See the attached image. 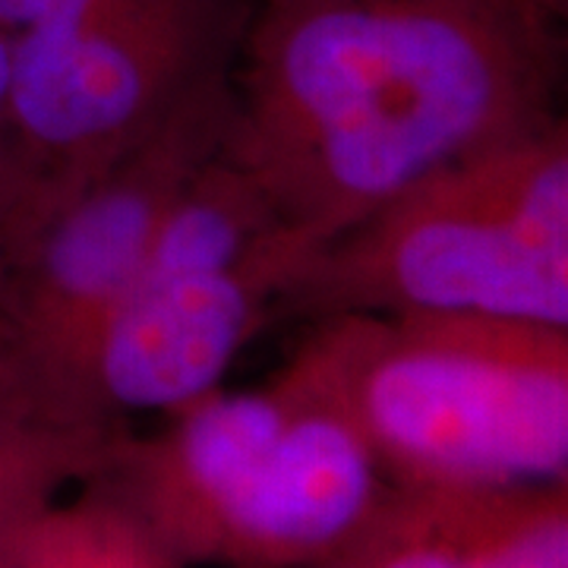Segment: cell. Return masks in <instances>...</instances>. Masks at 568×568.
<instances>
[{"label":"cell","instance_id":"obj_1","mask_svg":"<svg viewBox=\"0 0 568 568\" xmlns=\"http://www.w3.org/2000/svg\"><path fill=\"white\" fill-rule=\"evenodd\" d=\"M556 26L528 0H256L224 155L325 244L426 174L562 114Z\"/></svg>","mask_w":568,"mask_h":568},{"label":"cell","instance_id":"obj_2","mask_svg":"<svg viewBox=\"0 0 568 568\" xmlns=\"http://www.w3.org/2000/svg\"><path fill=\"white\" fill-rule=\"evenodd\" d=\"M484 313L568 325L562 114L446 164L320 244L278 320Z\"/></svg>","mask_w":568,"mask_h":568},{"label":"cell","instance_id":"obj_3","mask_svg":"<svg viewBox=\"0 0 568 568\" xmlns=\"http://www.w3.org/2000/svg\"><path fill=\"white\" fill-rule=\"evenodd\" d=\"M323 364L376 462L414 484L552 487L568 465V325L484 313L328 316Z\"/></svg>","mask_w":568,"mask_h":568},{"label":"cell","instance_id":"obj_4","mask_svg":"<svg viewBox=\"0 0 568 568\" xmlns=\"http://www.w3.org/2000/svg\"><path fill=\"white\" fill-rule=\"evenodd\" d=\"M231 70L200 82L73 196L0 231V395L61 424H104L89 361L183 186L231 126Z\"/></svg>","mask_w":568,"mask_h":568},{"label":"cell","instance_id":"obj_5","mask_svg":"<svg viewBox=\"0 0 568 568\" xmlns=\"http://www.w3.org/2000/svg\"><path fill=\"white\" fill-rule=\"evenodd\" d=\"M316 246L219 149L168 209L95 342V414L181 410L222 388Z\"/></svg>","mask_w":568,"mask_h":568},{"label":"cell","instance_id":"obj_6","mask_svg":"<svg viewBox=\"0 0 568 568\" xmlns=\"http://www.w3.org/2000/svg\"><path fill=\"white\" fill-rule=\"evenodd\" d=\"M256 0H104L10 39V104L39 219L231 70ZM3 231V227H0Z\"/></svg>","mask_w":568,"mask_h":568},{"label":"cell","instance_id":"obj_7","mask_svg":"<svg viewBox=\"0 0 568 568\" xmlns=\"http://www.w3.org/2000/svg\"><path fill=\"white\" fill-rule=\"evenodd\" d=\"M104 452L102 424H61L0 395V552L36 515L51 480Z\"/></svg>","mask_w":568,"mask_h":568},{"label":"cell","instance_id":"obj_8","mask_svg":"<svg viewBox=\"0 0 568 568\" xmlns=\"http://www.w3.org/2000/svg\"><path fill=\"white\" fill-rule=\"evenodd\" d=\"M537 487L480 549L474 568H568V525L562 499L537 496Z\"/></svg>","mask_w":568,"mask_h":568},{"label":"cell","instance_id":"obj_9","mask_svg":"<svg viewBox=\"0 0 568 568\" xmlns=\"http://www.w3.org/2000/svg\"><path fill=\"white\" fill-rule=\"evenodd\" d=\"M29 200H32V178L10 104V39L0 32V227L17 222Z\"/></svg>","mask_w":568,"mask_h":568},{"label":"cell","instance_id":"obj_10","mask_svg":"<svg viewBox=\"0 0 568 568\" xmlns=\"http://www.w3.org/2000/svg\"><path fill=\"white\" fill-rule=\"evenodd\" d=\"M104 0H0V32L20 36L26 29L70 20Z\"/></svg>","mask_w":568,"mask_h":568},{"label":"cell","instance_id":"obj_11","mask_svg":"<svg viewBox=\"0 0 568 568\" xmlns=\"http://www.w3.org/2000/svg\"><path fill=\"white\" fill-rule=\"evenodd\" d=\"M39 518V515H36ZM29 528V525H26ZM26 528L17 534V540L10 544V547L0 552V568H48V562L41 559L36 547L26 540Z\"/></svg>","mask_w":568,"mask_h":568},{"label":"cell","instance_id":"obj_12","mask_svg":"<svg viewBox=\"0 0 568 568\" xmlns=\"http://www.w3.org/2000/svg\"><path fill=\"white\" fill-rule=\"evenodd\" d=\"M530 7H537L540 13H547V17H552V20H562L566 17V7L568 0H528Z\"/></svg>","mask_w":568,"mask_h":568}]
</instances>
